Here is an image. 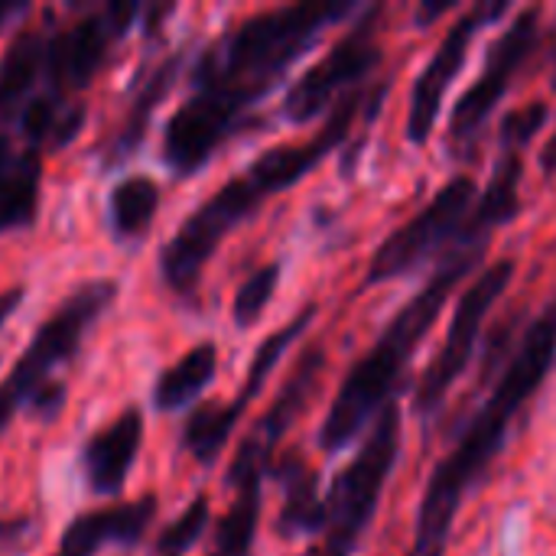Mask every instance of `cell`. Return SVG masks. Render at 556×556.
<instances>
[{
	"instance_id": "obj_5",
	"label": "cell",
	"mask_w": 556,
	"mask_h": 556,
	"mask_svg": "<svg viewBox=\"0 0 556 556\" xmlns=\"http://www.w3.org/2000/svg\"><path fill=\"white\" fill-rule=\"evenodd\" d=\"M397 450H401V414L397 404L391 401L378 414L375 430L362 443L358 456L336 476L326 495L323 547L309 556H352L355 544L368 531V521L378 511L381 492L397 463Z\"/></svg>"
},
{
	"instance_id": "obj_26",
	"label": "cell",
	"mask_w": 556,
	"mask_h": 556,
	"mask_svg": "<svg viewBox=\"0 0 556 556\" xmlns=\"http://www.w3.org/2000/svg\"><path fill=\"white\" fill-rule=\"evenodd\" d=\"M205 525H208V502L199 495L156 541V551L163 556H179L182 551H189L202 534H205Z\"/></svg>"
},
{
	"instance_id": "obj_24",
	"label": "cell",
	"mask_w": 556,
	"mask_h": 556,
	"mask_svg": "<svg viewBox=\"0 0 556 556\" xmlns=\"http://www.w3.org/2000/svg\"><path fill=\"white\" fill-rule=\"evenodd\" d=\"M176 72H179V59L173 55V59H166V62L150 75V81L143 85V91L137 94V101H134V108H130V117H127V124H124V130H121V137H117V147H114L111 163H117V160H124L127 153H134V147L143 140L147 124H150V114L156 111V104H160V101L166 98V91L173 88Z\"/></svg>"
},
{
	"instance_id": "obj_9",
	"label": "cell",
	"mask_w": 556,
	"mask_h": 556,
	"mask_svg": "<svg viewBox=\"0 0 556 556\" xmlns=\"http://www.w3.org/2000/svg\"><path fill=\"white\" fill-rule=\"evenodd\" d=\"M511 277H515V261L505 257V261L489 264L482 270V277L463 293V300L456 303V313H453L446 342H443V349L437 352L433 365L427 368V375L420 381L417 414L430 417L446 401V394L459 381V375L469 368L472 352H476V342H479L482 326H485V316L492 313V306L498 303V296L508 290Z\"/></svg>"
},
{
	"instance_id": "obj_4",
	"label": "cell",
	"mask_w": 556,
	"mask_h": 556,
	"mask_svg": "<svg viewBox=\"0 0 556 556\" xmlns=\"http://www.w3.org/2000/svg\"><path fill=\"white\" fill-rule=\"evenodd\" d=\"M485 251H489V238L456 235V241L446 248V254L437 264L427 287L391 319V326L381 332L378 345L342 381V388L329 407V417L319 430V443L326 453L345 450L371 424V417L378 420V414L391 404V394H394L401 375L407 371V362L414 358L420 339L440 319L453 287L485 257Z\"/></svg>"
},
{
	"instance_id": "obj_3",
	"label": "cell",
	"mask_w": 556,
	"mask_h": 556,
	"mask_svg": "<svg viewBox=\"0 0 556 556\" xmlns=\"http://www.w3.org/2000/svg\"><path fill=\"white\" fill-rule=\"evenodd\" d=\"M358 101L362 94L342 98L329 114L323 134H316L306 143H287L261 153L241 176L228 179L208 202H202L179 225V231L169 238V244L160 254V274L169 283V290L192 293L215 248L231 235V228L251 218L264 199L296 186L349 137V127L358 114Z\"/></svg>"
},
{
	"instance_id": "obj_18",
	"label": "cell",
	"mask_w": 556,
	"mask_h": 556,
	"mask_svg": "<svg viewBox=\"0 0 556 556\" xmlns=\"http://www.w3.org/2000/svg\"><path fill=\"white\" fill-rule=\"evenodd\" d=\"M218 371V349L212 342H202L195 345L192 352H186L173 368H166L153 388V404L156 410L169 414V410H179L186 407L192 397H199L212 378Z\"/></svg>"
},
{
	"instance_id": "obj_8",
	"label": "cell",
	"mask_w": 556,
	"mask_h": 556,
	"mask_svg": "<svg viewBox=\"0 0 556 556\" xmlns=\"http://www.w3.org/2000/svg\"><path fill=\"white\" fill-rule=\"evenodd\" d=\"M538 23H541V10L525 7L511 20V26L492 42L479 81L459 98V104H456V111L450 117V150H453V156L469 160V153L476 150L489 114L495 111V104L511 88L515 75L521 72V65L531 59V52L538 46V29H541Z\"/></svg>"
},
{
	"instance_id": "obj_7",
	"label": "cell",
	"mask_w": 556,
	"mask_h": 556,
	"mask_svg": "<svg viewBox=\"0 0 556 556\" xmlns=\"http://www.w3.org/2000/svg\"><path fill=\"white\" fill-rule=\"evenodd\" d=\"M472 202H476V182L469 176L450 179L424 212H417L407 225H401L391 238H384V244L375 251L368 264L362 287H378L401 274H410L414 267L424 264V257H430L440 248H450L463 231Z\"/></svg>"
},
{
	"instance_id": "obj_12",
	"label": "cell",
	"mask_w": 556,
	"mask_h": 556,
	"mask_svg": "<svg viewBox=\"0 0 556 556\" xmlns=\"http://www.w3.org/2000/svg\"><path fill=\"white\" fill-rule=\"evenodd\" d=\"M153 515H156V498L153 495H143L137 502H127V505L78 515L65 528L55 556H94L98 551H104V544L134 547L147 534Z\"/></svg>"
},
{
	"instance_id": "obj_10",
	"label": "cell",
	"mask_w": 556,
	"mask_h": 556,
	"mask_svg": "<svg viewBox=\"0 0 556 556\" xmlns=\"http://www.w3.org/2000/svg\"><path fill=\"white\" fill-rule=\"evenodd\" d=\"M381 7H368L365 16L332 46V52L316 62L290 91L283 101V114L293 124H306L313 117H319L329 101L345 91L349 85L362 81L381 59V49L375 42V23H378Z\"/></svg>"
},
{
	"instance_id": "obj_31",
	"label": "cell",
	"mask_w": 556,
	"mask_h": 556,
	"mask_svg": "<svg viewBox=\"0 0 556 556\" xmlns=\"http://www.w3.org/2000/svg\"><path fill=\"white\" fill-rule=\"evenodd\" d=\"M16 163H20V156H13V150H10V140H7V134H0V186L16 173Z\"/></svg>"
},
{
	"instance_id": "obj_22",
	"label": "cell",
	"mask_w": 556,
	"mask_h": 556,
	"mask_svg": "<svg viewBox=\"0 0 556 556\" xmlns=\"http://www.w3.org/2000/svg\"><path fill=\"white\" fill-rule=\"evenodd\" d=\"M238 498L218 525V556H251L257 521H261V479L235 485Z\"/></svg>"
},
{
	"instance_id": "obj_19",
	"label": "cell",
	"mask_w": 556,
	"mask_h": 556,
	"mask_svg": "<svg viewBox=\"0 0 556 556\" xmlns=\"http://www.w3.org/2000/svg\"><path fill=\"white\" fill-rule=\"evenodd\" d=\"M46 65V39L33 29L20 33L0 62V117H13Z\"/></svg>"
},
{
	"instance_id": "obj_11",
	"label": "cell",
	"mask_w": 556,
	"mask_h": 556,
	"mask_svg": "<svg viewBox=\"0 0 556 556\" xmlns=\"http://www.w3.org/2000/svg\"><path fill=\"white\" fill-rule=\"evenodd\" d=\"M508 10V3H476L469 13H463L450 33L443 36L440 49L433 52V59L427 62V68L420 72L414 91H410V114H407V137L410 143H427L433 127H437V117H440V108H443V98H446V88L453 85V78L459 75V68L466 65V52H469V42L476 39V33L492 23V20H502Z\"/></svg>"
},
{
	"instance_id": "obj_16",
	"label": "cell",
	"mask_w": 556,
	"mask_h": 556,
	"mask_svg": "<svg viewBox=\"0 0 556 556\" xmlns=\"http://www.w3.org/2000/svg\"><path fill=\"white\" fill-rule=\"evenodd\" d=\"M277 476L287 489V502H283L277 531L283 538H306V534L326 531V498H319L316 472L290 453Z\"/></svg>"
},
{
	"instance_id": "obj_1",
	"label": "cell",
	"mask_w": 556,
	"mask_h": 556,
	"mask_svg": "<svg viewBox=\"0 0 556 556\" xmlns=\"http://www.w3.org/2000/svg\"><path fill=\"white\" fill-rule=\"evenodd\" d=\"M352 10L355 3L349 0H309L264 10L238 23L202 52L192 72L195 94L189 101L231 137L244 114L277 88L303 52L316 46L326 26L345 20Z\"/></svg>"
},
{
	"instance_id": "obj_28",
	"label": "cell",
	"mask_w": 556,
	"mask_h": 556,
	"mask_svg": "<svg viewBox=\"0 0 556 556\" xmlns=\"http://www.w3.org/2000/svg\"><path fill=\"white\" fill-rule=\"evenodd\" d=\"M68 108V104H65ZM65 108L59 104L55 94H42L23 108V130L33 143H55L59 124L65 117Z\"/></svg>"
},
{
	"instance_id": "obj_2",
	"label": "cell",
	"mask_w": 556,
	"mask_h": 556,
	"mask_svg": "<svg viewBox=\"0 0 556 556\" xmlns=\"http://www.w3.org/2000/svg\"><path fill=\"white\" fill-rule=\"evenodd\" d=\"M556 362V296L541 309L531 329L521 339V349L508 362L498 388L479 407L466 433L459 437L456 450L437 466L433 479L427 482L420 511H417V538L410 556H443L453 521L463 508L466 492L485 476L492 459L502 453L505 437L525 404L538 394L544 378Z\"/></svg>"
},
{
	"instance_id": "obj_21",
	"label": "cell",
	"mask_w": 556,
	"mask_h": 556,
	"mask_svg": "<svg viewBox=\"0 0 556 556\" xmlns=\"http://www.w3.org/2000/svg\"><path fill=\"white\" fill-rule=\"evenodd\" d=\"M241 414H244V407H241L238 401H231V404H205V407L192 410V417L186 420V430H182L186 450H189L202 466L215 463L218 453L225 450L231 430L238 427Z\"/></svg>"
},
{
	"instance_id": "obj_23",
	"label": "cell",
	"mask_w": 556,
	"mask_h": 556,
	"mask_svg": "<svg viewBox=\"0 0 556 556\" xmlns=\"http://www.w3.org/2000/svg\"><path fill=\"white\" fill-rule=\"evenodd\" d=\"M39 176H42L39 156L33 150L23 153L16 163V173L0 186V231L33 222L36 195H39Z\"/></svg>"
},
{
	"instance_id": "obj_32",
	"label": "cell",
	"mask_w": 556,
	"mask_h": 556,
	"mask_svg": "<svg viewBox=\"0 0 556 556\" xmlns=\"http://www.w3.org/2000/svg\"><path fill=\"white\" fill-rule=\"evenodd\" d=\"M541 166H544V173H547V176L556 173V130H554V137L547 140L544 153H541Z\"/></svg>"
},
{
	"instance_id": "obj_25",
	"label": "cell",
	"mask_w": 556,
	"mask_h": 556,
	"mask_svg": "<svg viewBox=\"0 0 556 556\" xmlns=\"http://www.w3.org/2000/svg\"><path fill=\"white\" fill-rule=\"evenodd\" d=\"M277 280H280V264H267V267L254 270V274L238 287L231 316H235V323H238L241 329L254 326V323L264 316L267 303H270L274 293H277Z\"/></svg>"
},
{
	"instance_id": "obj_34",
	"label": "cell",
	"mask_w": 556,
	"mask_h": 556,
	"mask_svg": "<svg viewBox=\"0 0 556 556\" xmlns=\"http://www.w3.org/2000/svg\"><path fill=\"white\" fill-rule=\"evenodd\" d=\"M554 88H556V39H554Z\"/></svg>"
},
{
	"instance_id": "obj_30",
	"label": "cell",
	"mask_w": 556,
	"mask_h": 556,
	"mask_svg": "<svg viewBox=\"0 0 556 556\" xmlns=\"http://www.w3.org/2000/svg\"><path fill=\"white\" fill-rule=\"evenodd\" d=\"M23 296H26V290L23 287H10V290H3L0 293V329L7 326V319L16 313V306L23 303Z\"/></svg>"
},
{
	"instance_id": "obj_6",
	"label": "cell",
	"mask_w": 556,
	"mask_h": 556,
	"mask_svg": "<svg viewBox=\"0 0 556 556\" xmlns=\"http://www.w3.org/2000/svg\"><path fill=\"white\" fill-rule=\"evenodd\" d=\"M117 296V283L114 280H91L81 283L55 313L52 319H46L29 349L20 355V362L13 365V371L3 378L0 384V430L13 420V414L49 388V375L68 362L78 349L85 332L94 326V319L114 303Z\"/></svg>"
},
{
	"instance_id": "obj_17",
	"label": "cell",
	"mask_w": 556,
	"mask_h": 556,
	"mask_svg": "<svg viewBox=\"0 0 556 556\" xmlns=\"http://www.w3.org/2000/svg\"><path fill=\"white\" fill-rule=\"evenodd\" d=\"M521 173H525L521 156L518 153H505L498 160V166H495L492 182L485 186V192L479 199V208L469 212V218H466L459 235H466V238H492V228L508 225L521 212V202H518Z\"/></svg>"
},
{
	"instance_id": "obj_27",
	"label": "cell",
	"mask_w": 556,
	"mask_h": 556,
	"mask_svg": "<svg viewBox=\"0 0 556 556\" xmlns=\"http://www.w3.org/2000/svg\"><path fill=\"white\" fill-rule=\"evenodd\" d=\"M544 124H547V104L544 101H534V104L508 111L505 121H502V147L508 153H518L521 147H528L538 137V130Z\"/></svg>"
},
{
	"instance_id": "obj_20",
	"label": "cell",
	"mask_w": 556,
	"mask_h": 556,
	"mask_svg": "<svg viewBox=\"0 0 556 556\" xmlns=\"http://www.w3.org/2000/svg\"><path fill=\"white\" fill-rule=\"evenodd\" d=\"M160 205V189L150 176H127L114 186L108 215L117 238H140Z\"/></svg>"
},
{
	"instance_id": "obj_13",
	"label": "cell",
	"mask_w": 556,
	"mask_h": 556,
	"mask_svg": "<svg viewBox=\"0 0 556 556\" xmlns=\"http://www.w3.org/2000/svg\"><path fill=\"white\" fill-rule=\"evenodd\" d=\"M140 443H143V414L137 407H127L111 427L98 430L81 453V466L91 492L117 495L137 463Z\"/></svg>"
},
{
	"instance_id": "obj_33",
	"label": "cell",
	"mask_w": 556,
	"mask_h": 556,
	"mask_svg": "<svg viewBox=\"0 0 556 556\" xmlns=\"http://www.w3.org/2000/svg\"><path fill=\"white\" fill-rule=\"evenodd\" d=\"M23 10H26V3H7V0H0V26H3L10 16L23 13Z\"/></svg>"
},
{
	"instance_id": "obj_15",
	"label": "cell",
	"mask_w": 556,
	"mask_h": 556,
	"mask_svg": "<svg viewBox=\"0 0 556 556\" xmlns=\"http://www.w3.org/2000/svg\"><path fill=\"white\" fill-rule=\"evenodd\" d=\"M323 365H326L323 349H309V352L296 362V368H293V375L287 378L283 391L277 394V401L270 404V410H267L264 420L254 427V433L241 443L238 453H244V456H251V459L270 466L274 446L283 440V433L290 430V424H293V420L303 414V407L309 404V397H313V391H316V384H319Z\"/></svg>"
},
{
	"instance_id": "obj_14",
	"label": "cell",
	"mask_w": 556,
	"mask_h": 556,
	"mask_svg": "<svg viewBox=\"0 0 556 556\" xmlns=\"http://www.w3.org/2000/svg\"><path fill=\"white\" fill-rule=\"evenodd\" d=\"M111 39V26L104 16H85L75 26L62 29L46 42V72L55 91H78L85 88L98 65L104 62Z\"/></svg>"
},
{
	"instance_id": "obj_29",
	"label": "cell",
	"mask_w": 556,
	"mask_h": 556,
	"mask_svg": "<svg viewBox=\"0 0 556 556\" xmlns=\"http://www.w3.org/2000/svg\"><path fill=\"white\" fill-rule=\"evenodd\" d=\"M26 531H29V521H23V518H16V521H0V544H3V547H13V544H20V541L26 538Z\"/></svg>"
}]
</instances>
